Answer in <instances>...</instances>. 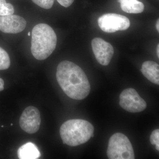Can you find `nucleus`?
<instances>
[{
	"instance_id": "dca6fc26",
	"label": "nucleus",
	"mask_w": 159,
	"mask_h": 159,
	"mask_svg": "<svg viewBox=\"0 0 159 159\" xmlns=\"http://www.w3.org/2000/svg\"><path fill=\"white\" fill-rule=\"evenodd\" d=\"M150 142L152 145H156V148L159 151V129L153 130L150 136Z\"/></svg>"
},
{
	"instance_id": "0eeeda50",
	"label": "nucleus",
	"mask_w": 159,
	"mask_h": 159,
	"mask_svg": "<svg viewBox=\"0 0 159 159\" xmlns=\"http://www.w3.org/2000/svg\"><path fill=\"white\" fill-rule=\"evenodd\" d=\"M21 128L28 134L37 132L41 124L40 113L38 109L33 106L26 107L20 117Z\"/></svg>"
},
{
	"instance_id": "20e7f679",
	"label": "nucleus",
	"mask_w": 159,
	"mask_h": 159,
	"mask_svg": "<svg viewBox=\"0 0 159 159\" xmlns=\"http://www.w3.org/2000/svg\"><path fill=\"white\" fill-rule=\"evenodd\" d=\"M107 155L110 159H134V153L129 139L124 134L117 133L108 142Z\"/></svg>"
},
{
	"instance_id": "6ab92c4d",
	"label": "nucleus",
	"mask_w": 159,
	"mask_h": 159,
	"mask_svg": "<svg viewBox=\"0 0 159 159\" xmlns=\"http://www.w3.org/2000/svg\"><path fill=\"white\" fill-rule=\"evenodd\" d=\"M156 28L157 31L159 32V20H158L156 24Z\"/></svg>"
},
{
	"instance_id": "b1692460",
	"label": "nucleus",
	"mask_w": 159,
	"mask_h": 159,
	"mask_svg": "<svg viewBox=\"0 0 159 159\" xmlns=\"http://www.w3.org/2000/svg\"><path fill=\"white\" fill-rule=\"evenodd\" d=\"M13 125V124H11V125Z\"/></svg>"
},
{
	"instance_id": "7ed1b4c3",
	"label": "nucleus",
	"mask_w": 159,
	"mask_h": 159,
	"mask_svg": "<svg viewBox=\"0 0 159 159\" xmlns=\"http://www.w3.org/2000/svg\"><path fill=\"white\" fill-rule=\"evenodd\" d=\"M94 128L88 121L83 119L68 120L61 125L60 134L64 144L77 146L89 141Z\"/></svg>"
},
{
	"instance_id": "39448f33",
	"label": "nucleus",
	"mask_w": 159,
	"mask_h": 159,
	"mask_svg": "<svg viewBox=\"0 0 159 159\" xmlns=\"http://www.w3.org/2000/svg\"><path fill=\"white\" fill-rule=\"evenodd\" d=\"M98 24L102 31L113 33L118 31H124L130 26L128 18L116 13H107L99 18Z\"/></svg>"
},
{
	"instance_id": "9d476101",
	"label": "nucleus",
	"mask_w": 159,
	"mask_h": 159,
	"mask_svg": "<svg viewBox=\"0 0 159 159\" xmlns=\"http://www.w3.org/2000/svg\"><path fill=\"white\" fill-rule=\"evenodd\" d=\"M142 74L151 82L159 84V66L157 63L148 61L143 63L141 70Z\"/></svg>"
},
{
	"instance_id": "4be33fe9",
	"label": "nucleus",
	"mask_w": 159,
	"mask_h": 159,
	"mask_svg": "<svg viewBox=\"0 0 159 159\" xmlns=\"http://www.w3.org/2000/svg\"><path fill=\"white\" fill-rule=\"evenodd\" d=\"M30 35H31V33H30V32H29V33H28V35H29V36H30Z\"/></svg>"
},
{
	"instance_id": "aec40b11",
	"label": "nucleus",
	"mask_w": 159,
	"mask_h": 159,
	"mask_svg": "<svg viewBox=\"0 0 159 159\" xmlns=\"http://www.w3.org/2000/svg\"><path fill=\"white\" fill-rule=\"evenodd\" d=\"M157 55L158 57L159 58V44H158L157 46Z\"/></svg>"
},
{
	"instance_id": "4468645a",
	"label": "nucleus",
	"mask_w": 159,
	"mask_h": 159,
	"mask_svg": "<svg viewBox=\"0 0 159 159\" xmlns=\"http://www.w3.org/2000/svg\"><path fill=\"white\" fill-rule=\"evenodd\" d=\"M14 12V7L11 4L6 3V0H0V16L10 15Z\"/></svg>"
},
{
	"instance_id": "1a4fd4ad",
	"label": "nucleus",
	"mask_w": 159,
	"mask_h": 159,
	"mask_svg": "<svg viewBox=\"0 0 159 159\" xmlns=\"http://www.w3.org/2000/svg\"><path fill=\"white\" fill-rule=\"evenodd\" d=\"M26 21L16 15L0 16V31L5 33L17 34L26 28Z\"/></svg>"
},
{
	"instance_id": "f257e3e1",
	"label": "nucleus",
	"mask_w": 159,
	"mask_h": 159,
	"mask_svg": "<svg viewBox=\"0 0 159 159\" xmlns=\"http://www.w3.org/2000/svg\"><path fill=\"white\" fill-rule=\"evenodd\" d=\"M56 78L58 84L68 97L82 100L90 92L89 82L85 73L74 63L63 61L57 67Z\"/></svg>"
},
{
	"instance_id": "5701e85b",
	"label": "nucleus",
	"mask_w": 159,
	"mask_h": 159,
	"mask_svg": "<svg viewBox=\"0 0 159 159\" xmlns=\"http://www.w3.org/2000/svg\"><path fill=\"white\" fill-rule=\"evenodd\" d=\"M4 127V126H3V125H2V127Z\"/></svg>"
},
{
	"instance_id": "f8f14e48",
	"label": "nucleus",
	"mask_w": 159,
	"mask_h": 159,
	"mask_svg": "<svg viewBox=\"0 0 159 159\" xmlns=\"http://www.w3.org/2000/svg\"><path fill=\"white\" fill-rule=\"evenodd\" d=\"M120 4L121 9L127 13L137 14L141 13L144 10V4L138 0H132Z\"/></svg>"
},
{
	"instance_id": "a211bd4d",
	"label": "nucleus",
	"mask_w": 159,
	"mask_h": 159,
	"mask_svg": "<svg viewBox=\"0 0 159 159\" xmlns=\"http://www.w3.org/2000/svg\"><path fill=\"white\" fill-rule=\"evenodd\" d=\"M4 89V81L2 79L0 78V92L3 91Z\"/></svg>"
},
{
	"instance_id": "ddd939ff",
	"label": "nucleus",
	"mask_w": 159,
	"mask_h": 159,
	"mask_svg": "<svg viewBox=\"0 0 159 159\" xmlns=\"http://www.w3.org/2000/svg\"><path fill=\"white\" fill-rule=\"evenodd\" d=\"M10 66V59L9 54L0 47V70H7Z\"/></svg>"
},
{
	"instance_id": "f03ea898",
	"label": "nucleus",
	"mask_w": 159,
	"mask_h": 159,
	"mask_svg": "<svg viewBox=\"0 0 159 159\" xmlns=\"http://www.w3.org/2000/svg\"><path fill=\"white\" fill-rule=\"evenodd\" d=\"M57 38L53 29L46 24H38L32 31L31 52L34 58L43 60L56 48Z\"/></svg>"
},
{
	"instance_id": "2eb2a0df",
	"label": "nucleus",
	"mask_w": 159,
	"mask_h": 159,
	"mask_svg": "<svg viewBox=\"0 0 159 159\" xmlns=\"http://www.w3.org/2000/svg\"><path fill=\"white\" fill-rule=\"evenodd\" d=\"M54 0H32V2L39 7L48 9L52 8Z\"/></svg>"
},
{
	"instance_id": "6e6552de",
	"label": "nucleus",
	"mask_w": 159,
	"mask_h": 159,
	"mask_svg": "<svg viewBox=\"0 0 159 159\" xmlns=\"http://www.w3.org/2000/svg\"><path fill=\"white\" fill-rule=\"evenodd\" d=\"M92 47L97 61L102 66L108 65L114 54L112 46L102 39L95 38L92 41Z\"/></svg>"
},
{
	"instance_id": "412c9836",
	"label": "nucleus",
	"mask_w": 159,
	"mask_h": 159,
	"mask_svg": "<svg viewBox=\"0 0 159 159\" xmlns=\"http://www.w3.org/2000/svg\"><path fill=\"white\" fill-rule=\"evenodd\" d=\"M132 1V0H119L118 2L119 3H121L122 2H128V1Z\"/></svg>"
},
{
	"instance_id": "9b49d317",
	"label": "nucleus",
	"mask_w": 159,
	"mask_h": 159,
	"mask_svg": "<svg viewBox=\"0 0 159 159\" xmlns=\"http://www.w3.org/2000/svg\"><path fill=\"white\" fill-rule=\"evenodd\" d=\"M20 159H36L41 156L40 152L34 143L28 142L22 145L17 152Z\"/></svg>"
},
{
	"instance_id": "f3484780",
	"label": "nucleus",
	"mask_w": 159,
	"mask_h": 159,
	"mask_svg": "<svg viewBox=\"0 0 159 159\" xmlns=\"http://www.w3.org/2000/svg\"><path fill=\"white\" fill-rule=\"evenodd\" d=\"M57 2L63 7H69L74 2V0H57Z\"/></svg>"
},
{
	"instance_id": "423d86ee",
	"label": "nucleus",
	"mask_w": 159,
	"mask_h": 159,
	"mask_svg": "<svg viewBox=\"0 0 159 159\" xmlns=\"http://www.w3.org/2000/svg\"><path fill=\"white\" fill-rule=\"evenodd\" d=\"M119 105L123 109L132 113L142 111L147 104L134 89L128 88L122 91L119 96Z\"/></svg>"
}]
</instances>
